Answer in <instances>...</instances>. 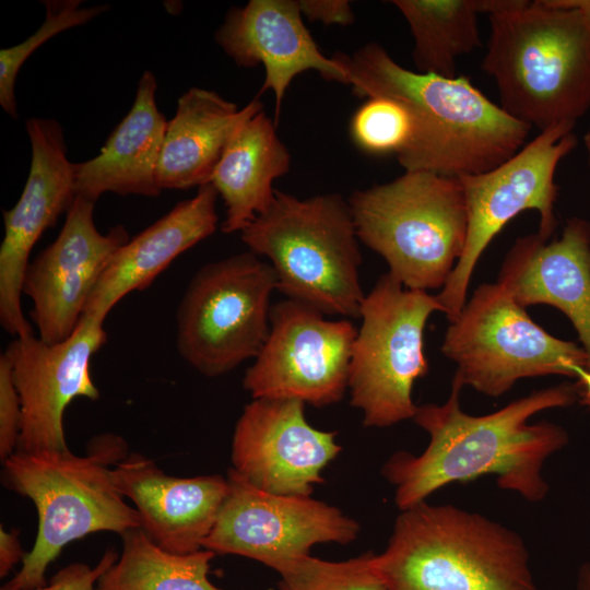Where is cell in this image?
Here are the masks:
<instances>
[{
  "instance_id": "6da1fadb",
  "label": "cell",
  "mask_w": 590,
  "mask_h": 590,
  "mask_svg": "<svg viewBox=\"0 0 590 590\" xmlns=\"http://www.w3.org/2000/svg\"><path fill=\"white\" fill-rule=\"evenodd\" d=\"M462 388L452 380L444 404L417 406L413 421L429 435L421 455L400 451L384 464L382 474L396 488L399 509L426 500L450 483L483 475H494L500 488L528 502L543 500L550 489L544 464L568 444V434L557 424L529 420L539 412L571 405L578 400L576 382L540 389L486 415L461 410Z\"/></svg>"
},
{
  "instance_id": "7a4b0ae2",
  "label": "cell",
  "mask_w": 590,
  "mask_h": 590,
  "mask_svg": "<svg viewBox=\"0 0 590 590\" xmlns=\"http://www.w3.org/2000/svg\"><path fill=\"white\" fill-rule=\"evenodd\" d=\"M347 84L359 97L401 103L413 135L397 156L404 172L459 178L488 172L516 154L531 127L487 98L468 76L445 78L399 64L377 43L344 55Z\"/></svg>"
},
{
  "instance_id": "3957f363",
  "label": "cell",
  "mask_w": 590,
  "mask_h": 590,
  "mask_svg": "<svg viewBox=\"0 0 590 590\" xmlns=\"http://www.w3.org/2000/svg\"><path fill=\"white\" fill-rule=\"evenodd\" d=\"M482 69L500 107L540 131L590 110V20L558 0H503L488 15Z\"/></svg>"
},
{
  "instance_id": "277c9868",
  "label": "cell",
  "mask_w": 590,
  "mask_h": 590,
  "mask_svg": "<svg viewBox=\"0 0 590 590\" xmlns=\"http://www.w3.org/2000/svg\"><path fill=\"white\" fill-rule=\"evenodd\" d=\"M128 456L114 434L94 437L86 456L62 451H15L3 463V483L30 498L37 510L33 548L1 590H33L47 585L46 571L69 543L96 532L141 528L134 507L115 485L111 469Z\"/></svg>"
},
{
  "instance_id": "5b68a950",
  "label": "cell",
  "mask_w": 590,
  "mask_h": 590,
  "mask_svg": "<svg viewBox=\"0 0 590 590\" xmlns=\"http://www.w3.org/2000/svg\"><path fill=\"white\" fill-rule=\"evenodd\" d=\"M374 563L389 590H540L516 531L453 505L401 510Z\"/></svg>"
},
{
  "instance_id": "8992f818",
  "label": "cell",
  "mask_w": 590,
  "mask_h": 590,
  "mask_svg": "<svg viewBox=\"0 0 590 590\" xmlns=\"http://www.w3.org/2000/svg\"><path fill=\"white\" fill-rule=\"evenodd\" d=\"M240 237L249 251L269 260L286 298L323 315L359 319V239L341 194L299 199L275 190L272 204Z\"/></svg>"
},
{
  "instance_id": "52a82bcc",
  "label": "cell",
  "mask_w": 590,
  "mask_h": 590,
  "mask_svg": "<svg viewBox=\"0 0 590 590\" xmlns=\"http://www.w3.org/2000/svg\"><path fill=\"white\" fill-rule=\"evenodd\" d=\"M358 239L405 288H442L462 256L468 213L459 178L404 172L347 199Z\"/></svg>"
},
{
  "instance_id": "ba28073f",
  "label": "cell",
  "mask_w": 590,
  "mask_h": 590,
  "mask_svg": "<svg viewBox=\"0 0 590 590\" xmlns=\"http://www.w3.org/2000/svg\"><path fill=\"white\" fill-rule=\"evenodd\" d=\"M441 352L457 364L452 380L488 397L504 394L522 378H576L578 368L588 367L581 346L546 332L498 282L473 292L450 322Z\"/></svg>"
},
{
  "instance_id": "9c48e42d",
  "label": "cell",
  "mask_w": 590,
  "mask_h": 590,
  "mask_svg": "<svg viewBox=\"0 0 590 590\" xmlns=\"http://www.w3.org/2000/svg\"><path fill=\"white\" fill-rule=\"evenodd\" d=\"M444 312L436 295L405 288L389 272L365 295L352 347L347 389L367 427H389L414 417L416 379L428 371L424 329Z\"/></svg>"
},
{
  "instance_id": "30bf717a",
  "label": "cell",
  "mask_w": 590,
  "mask_h": 590,
  "mask_svg": "<svg viewBox=\"0 0 590 590\" xmlns=\"http://www.w3.org/2000/svg\"><path fill=\"white\" fill-rule=\"evenodd\" d=\"M276 286L270 263L249 250L201 267L177 309L179 355L206 377L255 358L270 331Z\"/></svg>"
},
{
  "instance_id": "8fae6325",
  "label": "cell",
  "mask_w": 590,
  "mask_h": 590,
  "mask_svg": "<svg viewBox=\"0 0 590 590\" xmlns=\"http://www.w3.org/2000/svg\"><path fill=\"white\" fill-rule=\"evenodd\" d=\"M575 125L551 127L493 169L459 177L467 213L464 250L437 299L449 322L467 304L475 266L493 238L514 217L527 210L540 215L539 235L550 239L555 226L554 204L558 187L555 173L560 161L577 145Z\"/></svg>"
},
{
  "instance_id": "7c38bea8",
  "label": "cell",
  "mask_w": 590,
  "mask_h": 590,
  "mask_svg": "<svg viewBox=\"0 0 590 590\" xmlns=\"http://www.w3.org/2000/svg\"><path fill=\"white\" fill-rule=\"evenodd\" d=\"M357 329L284 299L270 310L268 338L243 386L252 399H291L322 408L344 397Z\"/></svg>"
},
{
  "instance_id": "4fadbf2b",
  "label": "cell",
  "mask_w": 590,
  "mask_h": 590,
  "mask_svg": "<svg viewBox=\"0 0 590 590\" xmlns=\"http://www.w3.org/2000/svg\"><path fill=\"white\" fill-rule=\"evenodd\" d=\"M227 482V496L203 542L215 554L240 555L281 573L315 544H349L357 538L358 523L334 506L262 491L233 469Z\"/></svg>"
},
{
  "instance_id": "5bb4252c",
  "label": "cell",
  "mask_w": 590,
  "mask_h": 590,
  "mask_svg": "<svg viewBox=\"0 0 590 590\" xmlns=\"http://www.w3.org/2000/svg\"><path fill=\"white\" fill-rule=\"evenodd\" d=\"M104 320L83 316L72 335L48 344L34 333L14 338L4 351L17 389L22 422L16 451L69 449L66 409L75 398L97 400L91 361L106 342Z\"/></svg>"
},
{
  "instance_id": "9a60e30c",
  "label": "cell",
  "mask_w": 590,
  "mask_h": 590,
  "mask_svg": "<svg viewBox=\"0 0 590 590\" xmlns=\"http://www.w3.org/2000/svg\"><path fill=\"white\" fill-rule=\"evenodd\" d=\"M25 127L32 149L30 172L17 202L3 211L0 247V322L13 338L34 333L21 300L31 251L75 198L74 163L68 160L61 125L34 117Z\"/></svg>"
},
{
  "instance_id": "2e32d148",
  "label": "cell",
  "mask_w": 590,
  "mask_h": 590,
  "mask_svg": "<svg viewBox=\"0 0 590 590\" xmlns=\"http://www.w3.org/2000/svg\"><path fill=\"white\" fill-rule=\"evenodd\" d=\"M95 202L75 196L57 238L30 261L22 293L33 303L38 338L48 344L69 339L113 255L130 238L122 225L101 233Z\"/></svg>"
},
{
  "instance_id": "e0dca14e",
  "label": "cell",
  "mask_w": 590,
  "mask_h": 590,
  "mask_svg": "<svg viewBox=\"0 0 590 590\" xmlns=\"http://www.w3.org/2000/svg\"><path fill=\"white\" fill-rule=\"evenodd\" d=\"M334 438L307 422L302 401L252 399L234 428L232 469L262 491L310 496L341 451Z\"/></svg>"
},
{
  "instance_id": "ac0fdd59",
  "label": "cell",
  "mask_w": 590,
  "mask_h": 590,
  "mask_svg": "<svg viewBox=\"0 0 590 590\" xmlns=\"http://www.w3.org/2000/svg\"><path fill=\"white\" fill-rule=\"evenodd\" d=\"M215 40L237 66H263L264 81L258 96L273 92L275 125L286 91L298 74L315 70L327 80L347 84L344 54L328 58L320 51L296 0H250L232 8Z\"/></svg>"
},
{
  "instance_id": "d6986e66",
  "label": "cell",
  "mask_w": 590,
  "mask_h": 590,
  "mask_svg": "<svg viewBox=\"0 0 590 590\" xmlns=\"http://www.w3.org/2000/svg\"><path fill=\"white\" fill-rule=\"evenodd\" d=\"M118 491L141 519V529L161 548L189 554L203 548L228 493L221 475H167L141 453H130L111 469Z\"/></svg>"
},
{
  "instance_id": "ffe728a7",
  "label": "cell",
  "mask_w": 590,
  "mask_h": 590,
  "mask_svg": "<svg viewBox=\"0 0 590 590\" xmlns=\"http://www.w3.org/2000/svg\"><path fill=\"white\" fill-rule=\"evenodd\" d=\"M522 307L545 304L573 323L590 373V222L573 216L558 239L539 233L519 237L502 264L498 281Z\"/></svg>"
},
{
  "instance_id": "44dd1931",
  "label": "cell",
  "mask_w": 590,
  "mask_h": 590,
  "mask_svg": "<svg viewBox=\"0 0 590 590\" xmlns=\"http://www.w3.org/2000/svg\"><path fill=\"white\" fill-rule=\"evenodd\" d=\"M219 193L211 184L122 245L99 276L83 316L106 319L133 291L146 288L178 256L211 236L217 226Z\"/></svg>"
},
{
  "instance_id": "7402d4cb",
  "label": "cell",
  "mask_w": 590,
  "mask_h": 590,
  "mask_svg": "<svg viewBox=\"0 0 590 590\" xmlns=\"http://www.w3.org/2000/svg\"><path fill=\"white\" fill-rule=\"evenodd\" d=\"M156 80L141 75L129 113L116 126L98 155L74 163L75 196L96 200L106 192L157 197L156 172L167 120L156 105Z\"/></svg>"
},
{
  "instance_id": "603a6c76",
  "label": "cell",
  "mask_w": 590,
  "mask_h": 590,
  "mask_svg": "<svg viewBox=\"0 0 590 590\" xmlns=\"http://www.w3.org/2000/svg\"><path fill=\"white\" fill-rule=\"evenodd\" d=\"M262 109L259 96L239 109L214 91L191 87L185 92L167 122L156 172L160 189L210 184L236 129Z\"/></svg>"
},
{
  "instance_id": "cb8c5ba5",
  "label": "cell",
  "mask_w": 590,
  "mask_h": 590,
  "mask_svg": "<svg viewBox=\"0 0 590 590\" xmlns=\"http://www.w3.org/2000/svg\"><path fill=\"white\" fill-rule=\"evenodd\" d=\"M291 154L276 133L274 120L262 110L234 132L210 184L225 203L222 231L241 232L273 202V181L285 175Z\"/></svg>"
},
{
  "instance_id": "d4e9b609",
  "label": "cell",
  "mask_w": 590,
  "mask_h": 590,
  "mask_svg": "<svg viewBox=\"0 0 590 590\" xmlns=\"http://www.w3.org/2000/svg\"><path fill=\"white\" fill-rule=\"evenodd\" d=\"M414 39L417 72L457 76V60L481 46L483 0H393Z\"/></svg>"
},
{
  "instance_id": "484cf974",
  "label": "cell",
  "mask_w": 590,
  "mask_h": 590,
  "mask_svg": "<svg viewBox=\"0 0 590 590\" xmlns=\"http://www.w3.org/2000/svg\"><path fill=\"white\" fill-rule=\"evenodd\" d=\"M122 552L99 578V590H221L208 577L215 553L174 554L135 528L122 535Z\"/></svg>"
},
{
  "instance_id": "4316f807",
  "label": "cell",
  "mask_w": 590,
  "mask_h": 590,
  "mask_svg": "<svg viewBox=\"0 0 590 590\" xmlns=\"http://www.w3.org/2000/svg\"><path fill=\"white\" fill-rule=\"evenodd\" d=\"M44 3L46 14L39 28L21 44L0 50V105L14 119L17 118L15 81L27 58L57 34L85 24L109 9L107 4L83 8L81 0H49Z\"/></svg>"
},
{
  "instance_id": "83f0119b",
  "label": "cell",
  "mask_w": 590,
  "mask_h": 590,
  "mask_svg": "<svg viewBox=\"0 0 590 590\" xmlns=\"http://www.w3.org/2000/svg\"><path fill=\"white\" fill-rule=\"evenodd\" d=\"M279 574L280 590H389L371 553L343 562L307 555Z\"/></svg>"
},
{
  "instance_id": "f1b7e54d",
  "label": "cell",
  "mask_w": 590,
  "mask_h": 590,
  "mask_svg": "<svg viewBox=\"0 0 590 590\" xmlns=\"http://www.w3.org/2000/svg\"><path fill=\"white\" fill-rule=\"evenodd\" d=\"M413 129L410 111L401 103L385 96L367 98L350 123L354 144L370 155L398 156L409 145Z\"/></svg>"
},
{
  "instance_id": "f546056e",
  "label": "cell",
  "mask_w": 590,
  "mask_h": 590,
  "mask_svg": "<svg viewBox=\"0 0 590 590\" xmlns=\"http://www.w3.org/2000/svg\"><path fill=\"white\" fill-rule=\"evenodd\" d=\"M22 422L21 400L11 365L0 355V459L4 463L17 449Z\"/></svg>"
},
{
  "instance_id": "4dcf8cb0",
  "label": "cell",
  "mask_w": 590,
  "mask_h": 590,
  "mask_svg": "<svg viewBox=\"0 0 590 590\" xmlns=\"http://www.w3.org/2000/svg\"><path fill=\"white\" fill-rule=\"evenodd\" d=\"M117 554L107 550L98 563L91 567L85 563H73L61 568L44 587L33 590H99V578L116 563Z\"/></svg>"
},
{
  "instance_id": "1f68e13d",
  "label": "cell",
  "mask_w": 590,
  "mask_h": 590,
  "mask_svg": "<svg viewBox=\"0 0 590 590\" xmlns=\"http://www.w3.org/2000/svg\"><path fill=\"white\" fill-rule=\"evenodd\" d=\"M299 10L303 16L324 25L346 26L354 22L351 4L346 0H299Z\"/></svg>"
},
{
  "instance_id": "d6a6232c",
  "label": "cell",
  "mask_w": 590,
  "mask_h": 590,
  "mask_svg": "<svg viewBox=\"0 0 590 590\" xmlns=\"http://www.w3.org/2000/svg\"><path fill=\"white\" fill-rule=\"evenodd\" d=\"M19 530H5L0 527V577L3 578L15 567L25 556L19 540Z\"/></svg>"
},
{
  "instance_id": "836d02e7",
  "label": "cell",
  "mask_w": 590,
  "mask_h": 590,
  "mask_svg": "<svg viewBox=\"0 0 590 590\" xmlns=\"http://www.w3.org/2000/svg\"><path fill=\"white\" fill-rule=\"evenodd\" d=\"M576 379L578 400L590 406V373L585 368H578Z\"/></svg>"
},
{
  "instance_id": "e575fe53",
  "label": "cell",
  "mask_w": 590,
  "mask_h": 590,
  "mask_svg": "<svg viewBox=\"0 0 590 590\" xmlns=\"http://www.w3.org/2000/svg\"><path fill=\"white\" fill-rule=\"evenodd\" d=\"M576 590H590V559L578 570Z\"/></svg>"
},
{
  "instance_id": "d590c367",
  "label": "cell",
  "mask_w": 590,
  "mask_h": 590,
  "mask_svg": "<svg viewBox=\"0 0 590 590\" xmlns=\"http://www.w3.org/2000/svg\"><path fill=\"white\" fill-rule=\"evenodd\" d=\"M560 4L574 8L590 20V0H558Z\"/></svg>"
},
{
  "instance_id": "8d00e7d4",
  "label": "cell",
  "mask_w": 590,
  "mask_h": 590,
  "mask_svg": "<svg viewBox=\"0 0 590 590\" xmlns=\"http://www.w3.org/2000/svg\"><path fill=\"white\" fill-rule=\"evenodd\" d=\"M583 142H585V146L588 154V164H589V169H590V127L583 137Z\"/></svg>"
}]
</instances>
